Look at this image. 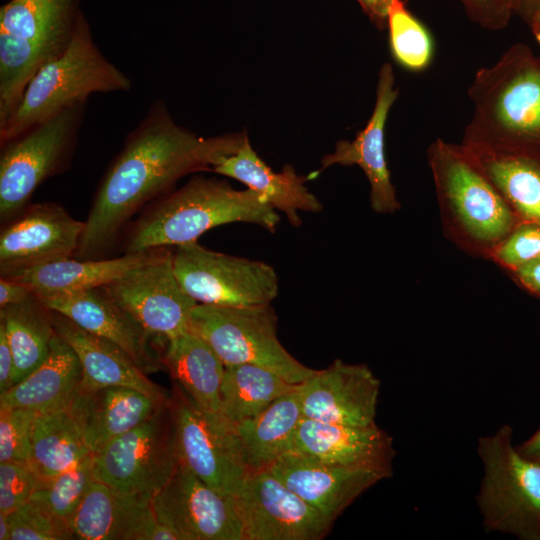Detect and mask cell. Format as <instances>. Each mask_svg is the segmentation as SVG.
Here are the masks:
<instances>
[{"label":"cell","mask_w":540,"mask_h":540,"mask_svg":"<svg viewBox=\"0 0 540 540\" xmlns=\"http://www.w3.org/2000/svg\"><path fill=\"white\" fill-rule=\"evenodd\" d=\"M246 137L199 136L178 125L163 100H155L102 176L73 257L107 258L137 212L172 191L185 175L212 171Z\"/></svg>","instance_id":"6da1fadb"},{"label":"cell","mask_w":540,"mask_h":540,"mask_svg":"<svg viewBox=\"0 0 540 540\" xmlns=\"http://www.w3.org/2000/svg\"><path fill=\"white\" fill-rule=\"evenodd\" d=\"M235 222L274 232L276 210L256 191L236 190L227 181L195 176L148 204L127 226L123 253H141L198 241L208 230Z\"/></svg>","instance_id":"7a4b0ae2"},{"label":"cell","mask_w":540,"mask_h":540,"mask_svg":"<svg viewBox=\"0 0 540 540\" xmlns=\"http://www.w3.org/2000/svg\"><path fill=\"white\" fill-rule=\"evenodd\" d=\"M132 82L94 42L82 13L72 40L29 82L19 107L0 128V145L93 93L128 92Z\"/></svg>","instance_id":"3957f363"},{"label":"cell","mask_w":540,"mask_h":540,"mask_svg":"<svg viewBox=\"0 0 540 540\" xmlns=\"http://www.w3.org/2000/svg\"><path fill=\"white\" fill-rule=\"evenodd\" d=\"M513 429L502 425L478 439L483 477L476 496L487 532L540 540V463L523 456Z\"/></svg>","instance_id":"277c9868"},{"label":"cell","mask_w":540,"mask_h":540,"mask_svg":"<svg viewBox=\"0 0 540 540\" xmlns=\"http://www.w3.org/2000/svg\"><path fill=\"white\" fill-rule=\"evenodd\" d=\"M87 101L75 103L1 144L0 218L2 223L29 204L48 178L68 169L78 143Z\"/></svg>","instance_id":"5b68a950"},{"label":"cell","mask_w":540,"mask_h":540,"mask_svg":"<svg viewBox=\"0 0 540 540\" xmlns=\"http://www.w3.org/2000/svg\"><path fill=\"white\" fill-rule=\"evenodd\" d=\"M189 329L211 346L225 367L253 364L293 384L303 383L316 371L282 346L271 304L242 307L197 304L191 311Z\"/></svg>","instance_id":"8992f818"},{"label":"cell","mask_w":540,"mask_h":540,"mask_svg":"<svg viewBox=\"0 0 540 540\" xmlns=\"http://www.w3.org/2000/svg\"><path fill=\"white\" fill-rule=\"evenodd\" d=\"M93 456V478L119 491L153 495L178 466L171 401Z\"/></svg>","instance_id":"52a82bcc"},{"label":"cell","mask_w":540,"mask_h":540,"mask_svg":"<svg viewBox=\"0 0 540 540\" xmlns=\"http://www.w3.org/2000/svg\"><path fill=\"white\" fill-rule=\"evenodd\" d=\"M173 266L180 285L197 304L256 306L271 304L278 295L272 266L209 250L198 241L177 246Z\"/></svg>","instance_id":"ba28073f"},{"label":"cell","mask_w":540,"mask_h":540,"mask_svg":"<svg viewBox=\"0 0 540 540\" xmlns=\"http://www.w3.org/2000/svg\"><path fill=\"white\" fill-rule=\"evenodd\" d=\"M170 398L179 462L234 498L249 475L234 425L220 414L201 410L177 383Z\"/></svg>","instance_id":"9c48e42d"},{"label":"cell","mask_w":540,"mask_h":540,"mask_svg":"<svg viewBox=\"0 0 540 540\" xmlns=\"http://www.w3.org/2000/svg\"><path fill=\"white\" fill-rule=\"evenodd\" d=\"M233 500L243 540H320L335 522L270 470L249 473Z\"/></svg>","instance_id":"30bf717a"},{"label":"cell","mask_w":540,"mask_h":540,"mask_svg":"<svg viewBox=\"0 0 540 540\" xmlns=\"http://www.w3.org/2000/svg\"><path fill=\"white\" fill-rule=\"evenodd\" d=\"M103 288L152 336L164 342L190 330V315L197 302L180 285L173 252L167 248Z\"/></svg>","instance_id":"8fae6325"},{"label":"cell","mask_w":540,"mask_h":540,"mask_svg":"<svg viewBox=\"0 0 540 540\" xmlns=\"http://www.w3.org/2000/svg\"><path fill=\"white\" fill-rule=\"evenodd\" d=\"M151 505L156 519L180 540H243L233 498L213 489L181 462L153 494Z\"/></svg>","instance_id":"7c38bea8"},{"label":"cell","mask_w":540,"mask_h":540,"mask_svg":"<svg viewBox=\"0 0 540 540\" xmlns=\"http://www.w3.org/2000/svg\"><path fill=\"white\" fill-rule=\"evenodd\" d=\"M3 224L1 276L73 257L84 229V222L54 202L28 204Z\"/></svg>","instance_id":"4fadbf2b"},{"label":"cell","mask_w":540,"mask_h":540,"mask_svg":"<svg viewBox=\"0 0 540 540\" xmlns=\"http://www.w3.org/2000/svg\"><path fill=\"white\" fill-rule=\"evenodd\" d=\"M36 296L49 310L64 315L82 329L117 345L146 374L165 369L162 362L163 351L155 347V337L103 287Z\"/></svg>","instance_id":"5bb4252c"},{"label":"cell","mask_w":540,"mask_h":540,"mask_svg":"<svg viewBox=\"0 0 540 540\" xmlns=\"http://www.w3.org/2000/svg\"><path fill=\"white\" fill-rule=\"evenodd\" d=\"M380 385L368 366L337 359L300 384L303 417L356 427L375 425Z\"/></svg>","instance_id":"9a60e30c"},{"label":"cell","mask_w":540,"mask_h":540,"mask_svg":"<svg viewBox=\"0 0 540 540\" xmlns=\"http://www.w3.org/2000/svg\"><path fill=\"white\" fill-rule=\"evenodd\" d=\"M152 496L122 492L93 480L71 522L74 539L180 540L156 519Z\"/></svg>","instance_id":"2e32d148"},{"label":"cell","mask_w":540,"mask_h":540,"mask_svg":"<svg viewBox=\"0 0 540 540\" xmlns=\"http://www.w3.org/2000/svg\"><path fill=\"white\" fill-rule=\"evenodd\" d=\"M268 470L334 520L362 493L393 474V469L335 465L291 451L280 456Z\"/></svg>","instance_id":"e0dca14e"},{"label":"cell","mask_w":540,"mask_h":540,"mask_svg":"<svg viewBox=\"0 0 540 540\" xmlns=\"http://www.w3.org/2000/svg\"><path fill=\"white\" fill-rule=\"evenodd\" d=\"M440 180L454 215L473 239L496 245L515 227V215L496 187L451 150L440 159Z\"/></svg>","instance_id":"ac0fdd59"},{"label":"cell","mask_w":540,"mask_h":540,"mask_svg":"<svg viewBox=\"0 0 540 540\" xmlns=\"http://www.w3.org/2000/svg\"><path fill=\"white\" fill-rule=\"evenodd\" d=\"M393 84L392 68L385 64L380 71L375 108L366 127L353 141L337 142L335 151L323 157L321 168L308 176L309 179H315L320 172L335 164L360 166L370 182L371 206L374 211L382 214L392 213L400 206L384 153L385 123L397 97Z\"/></svg>","instance_id":"d6986e66"},{"label":"cell","mask_w":540,"mask_h":540,"mask_svg":"<svg viewBox=\"0 0 540 540\" xmlns=\"http://www.w3.org/2000/svg\"><path fill=\"white\" fill-rule=\"evenodd\" d=\"M290 451L335 465L387 469H393L395 456L392 437L377 424L356 427L305 417L298 425Z\"/></svg>","instance_id":"ffe728a7"},{"label":"cell","mask_w":540,"mask_h":540,"mask_svg":"<svg viewBox=\"0 0 540 540\" xmlns=\"http://www.w3.org/2000/svg\"><path fill=\"white\" fill-rule=\"evenodd\" d=\"M56 332L75 351L82 367L78 390L125 386L160 401H170V393L149 379L135 361L114 343L92 334L64 315L51 311Z\"/></svg>","instance_id":"44dd1931"},{"label":"cell","mask_w":540,"mask_h":540,"mask_svg":"<svg viewBox=\"0 0 540 540\" xmlns=\"http://www.w3.org/2000/svg\"><path fill=\"white\" fill-rule=\"evenodd\" d=\"M170 401H157L130 387L106 386L77 390L70 408L88 448L94 453L150 418Z\"/></svg>","instance_id":"7402d4cb"},{"label":"cell","mask_w":540,"mask_h":540,"mask_svg":"<svg viewBox=\"0 0 540 540\" xmlns=\"http://www.w3.org/2000/svg\"><path fill=\"white\" fill-rule=\"evenodd\" d=\"M212 171L258 192L275 210L283 212L293 226L302 223L298 211L317 213L322 210L321 202L305 186L308 176L298 175L291 165L274 172L257 155L248 137L237 152L224 158Z\"/></svg>","instance_id":"603a6c76"},{"label":"cell","mask_w":540,"mask_h":540,"mask_svg":"<svg viewBox=\"0 0 540 540\" xmlns=\"http://www.w3.org/2000/svg\"><path fill=\"white\" fill-rule=\"evenodd\" d=\"M161 249L124 253L114 258L69 257L4 277L24 283L39 296L79 292L112 283L131 269L154 259Z\"/></svg>","instance_id":"cb8c5ba5"},{"label":"cell","mask_w":540,"mask_h":540,"mask_svg":"<svg viewBox=\"0 0 540 540\" xmlns=\"http://www.w3.org/2000/svg\"><path fill=\"white\" fill-rule=\"evenodd\" d=\"M79 6L80 0H10L0 9V31L32 43L50 61L69 46Z\"/></svg>","instance_id":"d4e9b609"},{"label":"cell","mask_w":540,"mask_h":540,"mask_svg":"<svg viewBox=\"0 0 540 540\" xmlns=\"http://www.w3.org/2000/svg\"><path fill=\"white\" fill-rule=\"evenodd\" d=\"M81 379L82 367L75 351L56 332L45 361L0 394V407L43 412L63 406L76 394Z\"/></svg>","instance_id":"484cf974"},{"label":"cell","mask_w":540,"mask_h":540,"mask_svg":"<svg viewBox=\"0 0 540 540\" xmlns=\"http://www.w3.org/2000/svg\"><path fill=\"white\" fill-rule=\"evenodd\" d=\"M299 387L277 398L256 416L234 425L249 473L268 470L290 451L303 418Z\"/></svg>","instance_id":"4316f807"},{"label":"cell","mask_w":540,"mask_h":540,"mask_svg":"<svg viewBox=\"0 0 540 540\" xmlns=\"http://www.w3.org/2000/svg\"><path fill=\"white\" fill-rule=\"evenodd\" d=\"M162 362L201 410L219 414L225 365L204 339L189 330L166 341Z\"/></svg>","instance_id":"83f0119b"},{"label":"cell","mask_w":540,"mask_h":540,"mask_svg":"<svg viewBox=\"0 0 540 540\" xmlns=\"http://www.w3.org/2000/svg\"><path fill=\"white\" fill-rule=\"evenodd\" d=\"M90 454L70 402L37 413L27 463L38 479L56 476Z\"/></svg>","instance_id":"f1b7e54d"},{"label":"cell","mask_w":540,"mask_h":540,"mask_svg":"<svg viewBox=\"0 0 540 540\" xmlns=\"http://www.w3.org/2000/svg\"><path fill=\"white\" fill-rule=\"evenodd\" d=\"M3 325L15 360V384L47 358L56 333L50 310L32 294L24 301L0 309Z\"/></svg>","instance_id":"f546056e"},{"label":"cell","mask_w":540,"mask_h":540,"mask_svg":"<svg viewBox=\"0 0 540 540\" xmlns=\"http://www.w3.org/2000/svg\"><path fill=\"white\" fill-rule=\"evenodd\" d=\"M298 385L257 365L227 366L221 385L219 414L235 425L256 416Z\"/></svg>","instance_id":"4dcf8cb0"},{"label":"cell","mask_w":540,"mask_h":540,"mask_svg":"<svg viewBox=\"0 0 540 540\" xmlns=\"http://www.w3.org/2000/svg\"><path fill=\"white\" fill-rule=\"evenodd\" d=\"M486 173L524 222L540 225V165L520 156H501L485 162Z\"/></svg>","instance_id":"1f68e13d"},{"label":"cell","mask_w":540,"mask_h":540,"mask_svg":"<svg viewBox=\"0 0 540 540\" xmlns=\"http://www.w3.org/2000/svg\"><path fill=\"white\" fill-rule=\"evenodd\" d=\"M47 62L32 43L0 31V128L16 112L29 82Z\"/></svg>","instance_id":"d6a6232c"},{"label":"cell","mask_w":540,"mask_h":540,"mask_svg":"<svg viewBox=\"0 0 540 540\" xmlns=\"http://www.w3.org/2000/svg\"><path fill=\"white\" fill-rule=\"evenodd\" d=\"M494 110L507 131L540 137V70L526 69L514 76L498 94Z\"/></svg>","instance_id":"836d02e7"},{"label":"cell","mask_w":540,"mask_h":540,"mask_svg":"<svg viewBox=\"0 0 540 540\" xmlns=\"http://www.w3.org/2000/svg\"><path fill=\"white\" fill-rule=\"evenodd\" d=\"M93 480V456L90 454L56 476L37 479L29 500L71 528L72 519Z\"/></svg>","instance_id":"e575fe53"},{"label":"cell","mask_w":540,"mask_h":540,"mask_svg":"<svg viewBox=\"0 0 540 540\" xmlns=\"http://www.w3.org/2000/svg\"><path fill=\"white\" fill-rule=\"evenodd\" d=\"M387 21L392 51L397 60L411 69L424 67L430 59L432 44L423 26L404 8L401 0H392Z\"/></svg>","instance_id":"d590c367"},{"label":"cell","mask_w":540,"mask_h":540,"mask_svg":"<svg viewBox=\"0 0 540 540\" xmlns=\"http://www.w3.org/2000/svg\"><path fill=\"white\" fill-rule=\"evenodd\" d=\"M10 540L74 539L71 528L32 501L8 514Z\"/></svg>","instance_id":"8d00e7d4"},{"label":"cell","mask_w":540,"mask_h":540,"mask_svg":"<svg viewBox=\"0 0 540 540\" xmlns=\"http://www.w3.org/2000/svg\"><path fill=\"white\" fill-rule=\"evenodd\" d=\"M37 411L0 407V462L28 461Z\"/></svg>","instance_id":"74e56055"},{"label":"cell","mask_w":540,"mask_h":540,"mask_svg":"<svg viewBox=\"0 0 540 540\" xmlns=\"http://www.w3.org/2000/svg\"><path fill=\"white\" fill-rule=\"evenodd\" d=\"M492 254L497 262L513 271L540 257V225L523 222L515 226L496 244Z\"/></svg>","instance_id":"f35d334b"},{"label":"cell","mask_w":540,"mask_h":540,"mask_svg":"<svg viewBox=\"0 0 540 540\" xmlns=\"http://www.w3.org/2000/svg\"><path fill=\"white\" fill-rule=\"evenodd\" d=\"M37 479L25 461L0 462V512L10 514L28 502Z\"/></svg>","instance_id":"ab89813d"},{"label":"cell","mask_w":540,"mask_h":540,"mask_svg":"<svg viewBox=\"0 0 540 540\" xmlns=\"http://www.w3.org/2000/svg\"><path fill=\"white\" fill-rule=\"evenodd\" d=\"M15 385V360L5 329L0 324V394Z\"/></svg>","instance_id":"60d3db41"},{"label":"cell","mask_w":540,"mask_h":540,"mask_svg":"<svg viewBox=\"0 0 540 540\" xmlns=\"http://www.w3.org/2000/svg\"><path fill=\"white\" fill-rule=\"evenodd\" d=\"M32 290L22 282L1 276L0 279V309L20 303L30 297Z\"/></svg>","instance_id":"b9f144b4"},{"label":"cell","mask_w":540,"mask_h":540,"mask_svg":"<svg viewBox=\"0 0 540 540\" xmlns=\"http://www.w3.org/2000/svg\"><path fill=\"white\" fill-rule=\"evenodd\" d=\"M514 273L527 290L540 295V257L522 264L514 270Z\"/></svg>","instance_id":"7bdbcfd3"},{"label":"cell","mask_w":540,"mask_h":540,"mask_svg":"<svg viewBox=\"0 0 540 540\" xmlns=\"http://www.w3.org/2000/svg\"><path fill=\"white\" fill-rule=\"evenodd\" d=\"M365 12L376 23L382 25L387 21L392 0H358Z\"/></svg>","instance_id":"ee69618b"},{"label":"cell","mask_w":540,"mask_h":540,"mask_svg":"<svg viewBox=\"0 0 540 540\" xmlns=\"http://www.w3.org/2000/svg\"><path fill=\"white\" fill-rule=\"evenodd\" d=\"M517 448L523 456L540 463V426Z\"/></svg>","instance_id":"f6af8a7d"},{"label":"cell","mask_w":540,"mask_h":540,"mask_svg":"<svg viewBox=\"0 0 540 540\" xmlns=\"http://www.w3.org/2000/svg\"><path fill=\"white\" fill-rule=\"evenodd\" d=\"M0 540H10V523L8 514L0 512Z\"/></svg>","instance_id":"bcb514c9"},{"label":"cell","mask_w":540,"mask_h":540,"mask_svg":"<svg viewBox=\"0 0 540 540\" xmlns=\"http://www.w3.org/2000/svg\"><path fill=\"white\" fill-rule=\"evenodd\" d=\"M471 3H475L477 5H488L490 2H494L495 0H469Z\"/></svg>","instance_id":"7dc6e473"},{"label":"cell","mask_w":540,"mask_h":540,"mask_svg":"<svg viewBox=\"0 0 540 540\" xmlns=\"http://www.w3.org/2000/svg\"><path fill=\"white\" fill-rule=\"evenodd\" d=\"M540 2V0H539ZM536 21L540 27V5H539V8H538V11H537V15H536Z\"/></svg>","instance_id":"c3c4849f"}]
</instances>
